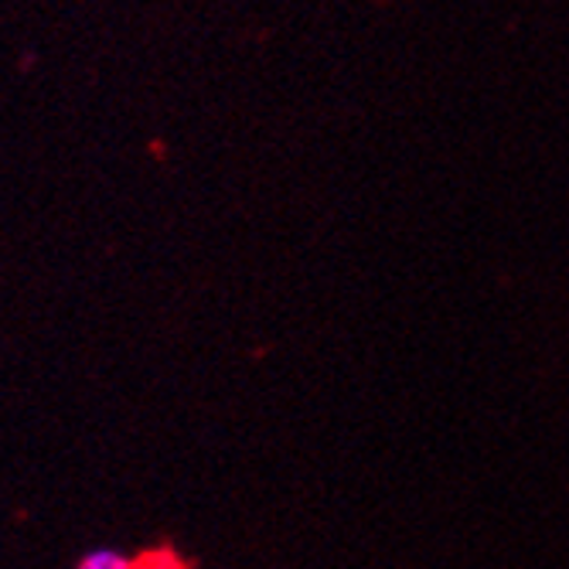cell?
I'll list each match as a JSON object with an SVG mask.
<instances>
[{
	"label": "cell",
	"instance_id": "obj_1",
	"mask_svg": "<svg viewBox=\"0 0 569 569\" xmlns=\"http://www.w3.org/2000/svg\"><path fill=\"white\" fill-rule=\"evenodd\" d=\"M137 556L123 552V549H113V546H102V549H92L86 552L76 569H133Z\"/></svg>",
	"mask_w": 569,
	"mask_h": 569
},
{
	"label": "cell",
	"instance_id": "obj_2",
	"mask_svg": "<svg viewBox=\"0 0 569 569\" xmlns=\"http://www.w3.org/2000/svg\"><path fill=\"white\" fill-rule=\"evenodd\" d=\"M133 569H184L171 552H147V556H137Z\"/></svg>",
	"mask_w": 569,
	"mask_h": 569
}]
</instances>
